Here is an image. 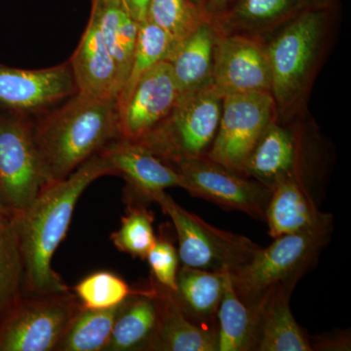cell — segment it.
<instances>
[{"instance_id": "obj_1", "label": "cell", "mask_w": 351, "mask_h": 351, "mask_svg": "<svg viewBox=\"0 0 351 351\" xmlns=\"http://www.w3.org/2000/svg\"><path fill=\"white\" fill-rule=\"evenodd\" d=\"M108 175L114 173L98 152L66 179L48 184L27 210L15 214L24 290L38 294L71 291L53 269V256L66 237L80 196L92 182Z\"/></svg>"}, {"instance_id": "obj_2", "label": "cell", "mask_w": 351, "mask_h": 351, "mask_svg": "<svg viewBox=\"0 0 351 351\" xmlns=\"http://www.w3.org/2000/svg\"><path fill=\"white\" fill-rule=\"evenodd\" d=\"M50 184L62 181L119 138L117 99L75 93L34 127Z\"/></svg>"}, {"instance_id": "obj_3", "label": "cell", "mask_w": 351, "mask_h": 351, "mask_svg": "<svg viewBox=\"0 0 351 351\" xmlns=\"http://www.w3.org/2000/svg\"><path fill=\"white\" fill-rule=\"evenodd\" d=\"M332 8H306L265 38L276 119H293L309 93L330 41Z\"/></svg>"}, {"instance_id": "obj_4", "label": "cell", "mask_w": 351, "mask_h": 351, "mask_svg": "<svg viewBox=\"0 0 351 351\" xmlns=\"http://www.w3.org/2000/svg\"><path fill=\"white\" fill-rule=\"evenodd\" d=\"M334 225L306 232L281 235L251 260L230 272L240 299L252 307L271 289L294 288L317 263L321 252L331 240Z\"/></svg>"}, {"instance_id": "obj_5", "label": "cell", "mask_w": 351, "mask_h": 351, "mask_svg": "<svg viewBox=\"0 0 351 351\" xmlns=\"http://www.w3.org/2000/svg\"><path fill=\"white\" fill-rule=\"evenodd\" d=\"M223 98L213 84L180 97L169 114L136 143L170 166L206 156L218 130Z\"/></svg>"}, {"instance_id": "obj_6", "label": "cell", "mask_w": 351, "mask_h": 351, "mask_svg": "<svg viewBox=\"0 0 351 351\" xmlns=\"http://www.w3.org/2000/svg\"><path fill=\"white\" fill-rule=\"evenodd\" d=\"M82 308L71 291L38 294L23 290L0 314V351L56 350Z\"/></svg>"}, {"instance_id": "obj_7", "label": "cell", "mask_w": 351, "mask_h": 351, "mask_svg": "<svg viewBox=\"0 0 351 351\" xmlns=\"http://www.w3.org/2000/svg\"><path fill=\"white\" fill-rule=\"evenodd\" d=\"M174 226L182 265L195 269L230 271L249 262L260 245L243 235L219 230L180 206L171 195L160 191L152 196Z\"/></svg>"}, {"instance_id": "obj_8", "label": "cell", "mask_w": 351, "mask_h": 351, "mask_svg": "<svg viewBox=\"0 0 351 351\" xmlns=\"http://www.w3.org/2000/svg\"><path fill=\"white\" fill-rule=\"evenodd\" d=\"M316 138L301 126L274 119L263 132L243 166L242 174L270 191L285 180H299L316 186Z\"/></svg>"}, {"instance_id": "obj_9", "label": "cell", "mask_w": 351, "mask_h": 351, "mask_svg": "<svg viewBox=\"0 0 351 351\" xmlns=\"http://www.w3.org/2000/svg\"><path fill=\"white\" fill-rule=\"evenodd\" d=\"M50 184L36 147L34 126L23 115L0 114V203L24 212Z\"/></svg>"}, {"instance_id": "obj_10", "label": "cell", "mask_w": 351, "mask_h": 351, "mask_svg": "<svg viewBox=\"0 0 351 351\" xmlns=\"http://www.w3.org/2000/svg\"><path fill=\"white\" fill-rule=\"evenodd\" d=\"M274 119L276 108L271 93L226 95L218 130L206 157L242 174L252 149Z\"/></svg>"}, {"instance_id": "obj_11", "label": "cell", "mask_w": 351, "mask_h": 351, "mask_svg": "<svg viewBox=\"0 0 351 351\" xmlns=\"http://www.w3.org/2000/svg\"><path fill=\"white\" fill-rule=\"evenodd\" d=\"M172 167L182 176V189L191 195L265 221L271 191L261 182L206 156L181 161Z\"/></svg>"}, {"instance_id": "obj_12", "label": "cell", "mask_w": 351, "mask_h": 351, "mask_svg": "<svg viewBox=\"0 0 351 351\" xmlns=\"http://www.w3.org/2000/svg\"><path fill=\"white\" fill-rule=\"evenodd\" d=\"M212 84L223 97L252 92L271 93V71L265 39L219 32Z\"/></svg>"}, {"instance_id": "obj_13", "label": "cell", "mask_w": 351, "mask_h": 351, "mask_svg": "<svg viewBox=\"0 0 351 351\" xmlns=\"http://www.w3.org/2000/svg\"><path fill=\"white\" fill-rule=\"evenodd\" d=\"M77 93L69 61L40 69L0 64V107L27 114L54 107Z\"/></svg>"}, {"instance_id": "obj_14", "label": "cell", "mask_w": 351, "mask_h": 351, "mask_svg": "<svg viewBox=\"0 0 351 351\" xmlns=\"http://www.w3.org/2000/svg\"><path fill=\"white\" fill-rule=\"evenodd\" d=\"M179 98L169 62L157 64L140 78L130 97L117 108L119 138L140 141L169 114Z\"/></svg>"}, {"instance_id": "obj_15", "label": "cell", "mask_w": 351, "mask_h": 351, "mask_svg": "<svg viewBox=\"0 0 351 351\" xmlns=\"http://www.w3.org/2000/svg\"><path fill=\"white\" fill-rule=\"evenodd\" d=\"M99 154L110 164L114 176L125 180L129 197L145 202L165 189L184 188L177 170L138 143L117 138Z\"/></svg>"}, {"instance_id": "obj_16", "label": "cell", "mask_w": 351, "mask_h": 351, "mask_svg": "<svg viewBox=\"0 0 351 351\" xmlns=\"http://www.w3.org/2000/svg\"><path fill=\"white\" fill-rule=\"evenodd\" d=\"M317 186L299 180H285L271 189L265 221L272 239L334 225L332 215L319 208Z\"/></svg>"}, {"instance_id": "obj_17", "label": "cell", "mask_w": 351, "mask_h": 351, "mask_svg": "<svg viewBox=\"0 0 351 351\" xmlns=\"http://www.w3.org/2000/svg\"><path fill=\"white\" fill-rule=\"evenodd\" d=\"M69 63L78 93L117 98L120 87L117 66L93 15Z\"/></svg>"}, {"instance_id": "obj_18", "label": "cell", "mask_w": 351, "mask_h": 351, "mask_svg": "<svg viewBox=\"0 0 351 351\" xmlns=\"http://www.w3.org/2000/svg\"><path fill=\"white\" fill-rule=\"evenodd\" d=\"M294 288L278 286L258 302L255 351H313L309 337L298 324L290 307Z\"/></svg>"}, {"instance_id": "obj_19", "label": "cell", "mask_w": 351, "mask_h": 351, "mask_svg": "<svg viewBox=\"0 0 351 351\" xmlns=\"http://www.w3.org/2000/svg\"><path fill=\"white\" fill-rule=\"evenodd\" d=\"M158 287L161 294L160 315L147 350L218 351L219 327L193 320L182 311L174 292Z\"/></svg>"}, {"instance_id": "obj_20", "label": "cell", "mask_w": 351, "mask_h": 351, "mask_svg": "<svg viewBox=\"0 0 351 351\" xmlns=\"http://www.w3.org/2000/svg\"><path fill=\"white\" fill-rule=\"evenodd\" d=\"M218 36L216 24L207 18L171 55L167 62L172 68L180 97L212 85Z\"/></svg>"}, {"instance_id": "obj_21", "label": "cell", "mask_w": 351, "mask_h": 351, "mask_svg": "<svg viewBox=\"0 0 351 351\" xmlns=\"http://www.w3.org/2000/svg\"><path fill=\"white\" fill-rule=\"evenodd\" d=\"M306 8L304 0H237L213 22L221 34L265 39Z\"/></svg>"}, {"instance_id": "obj_22", "label": "cell", "mask_w": 351, "mask_h": 351, "mask_svg": "<svg viewBox=\"0 0 351 351\" xmlns=\"http://www.w3.org/2000/svg\"><path fill=\"white\" fill-rule=\"evenodd\" d=\"M160 289L152 282L147 292L132 295L120 306L106 350H147L160 315Z\"/></svg>"}, {"instance_id": "obj_23", "label": "cell", "mask_w": 351, "mask_h": 351, "mask_svg": "<svg viewBox=\"0 0 351 351\" xmlns=\"http://www.w3.org/2000/svg\"><path fill=\"white\" fill-rule=\"evenodd\" d=\"M91 15L117 66L120 92L130 73L138 23L127 12L122 0H92Z\"/></svg>"}, {"instance_id": "obj_24", "label": "cell", "mask_w": 351, "mask_h": 351, "mask_svg": "<svg viewBox=\"0 0 351 351\" xmlns=\"http://www.w3.org/2000/svg\"><path fill=\"white\" fill-rule=\"evenodd\" d=\"M225 270L210 271L182 265L178 271L176 299L182 311L201 324L218 326Z\"/></svg>"}, {"instance_id": "obj_25", "label": "cell", "mask_w": 351, "mask_h": 351, "mask_svg": "<svg viewBox=\"0 0 351 351\" xmlns=\"http://www.w3.org/2000/svg\"><path fill=\"white\" fill-rule=\"evenodd\" d=\"M218 351H255L257 307L245 304L233 287L230 270H225L223 293L218 314Z\"/></svg>"}, {"instance_id": "obj_26", "label": "cell", "mask_w": 351, "mask_h": 351, "mask_svg": "<svg viewBox=\"0 0 351 351\" xmlns=\"http://www.w3.org/2000/svg\"><path fill=\"white\" fill-rule=\"evenodd\" d=\"M172 53V40L162 29L147 19L138 23L137 43L130 73L117 96V108L123 105L130 97L140 78L157 64L168 61Z\"/></svg>"}, {"instance_id": "obj_27", "label": "cell", "mask_w": 351, "mask_h": 351, "mask_svg": "<svg viewBox=\"0 0 351 351\" xmlns=\"http://www.w3.org/2000/svg\"><path fill=\"white\" fill-rule=\"evenodd\" d=\"M24 290V265L15 214H0V314Z\"/></svg>"}, {"instance_id": "obj_28", "label": "cell", "mask_w": 351, "mask_h": 351, "mask_svg": "<svg viewBox=\"0 0 351 351\" xmlns=\"http://www.w3.org/2000/svg\"><path fill=\"white\" fill-rule=\"evenodd\" d=\"M120 306L105 311L82 308L69 325L56 350H106Z\"/></svg>"}, {"instance_id": "obj_29", "label": "cell", "mask_w": 351, "mask_h": 351, "mask_svg": "<svg viewBox=\"0 0 351 351\" xmlns=\"http://www.w3.org/2000/svg\"><path fill=\"white\" fill-rule=\"evenodd\" d=\"M149 288L134 289L122 277L107 270L94 272L73 288L83 308L105 311L123 304L132 295L147 292Z\"/></svg>"}, {"instance_id": "obj_30", "label": "cell", "mask_w": 351, "mask_h": 351, "mask_svg": "<svg viewBox=\"0 0 351 351\" xmlns=\"http://www.w3.org/2000/svg\"><path fill=\"white\" fill-rule=\"evenodd\" d=\"M154 223V214L144 202L131 201L119 230L110 235V240L122 253L145 260L156 241Z\"/></svg>"}, {"instance_id": "obj_31", "label": "cell", "mask_w": 351, "mask_h": 351, "mask_svg": "<svg viewBox=\"0 0 351 351\" xmlns=\"http://www.w3.org/2000/svg\"><path fill=\"white\" fill-rule=\"evenodd\" d=\"M145 19L158 25L170 36L174 53L207 17L189 0H151Z\"/></svg>"}, {"instance_id": "obj_32", "label": "cell", "mask_w": 351, "mask_h": 351, "mask_svg": "<svg viewBox=\"0 0 351 351\" xmlns=\"http://www.w3.org/2000/svg\"><path fill=\"white\" fill-rule=\"evenodd\" d=\"M170 226L161 228L160 234L145 260L151 269L152 281L164 289L176 292L179 271V252L170 235Z\"/></svg>"}, {"instance_id": "obj_33", "label": "cell", "mask_w": 351, "mask_h": 351, "mask_svg": "<svg viewBox=\"0 0 351 351\" xmlns=\"http://www.w3.org/2000/svg\"><path fill=\"white\" fill-rule=\"evenodd\" d=\"M313 350H350V337L348 332H330L309 338Z\"/></svg>"}, {"instance_id": "obj_34", "label": "cell", "mask_w": 351, "mask_h": 351, "mask_svg": "<svg viewBox=\"0 0 351 351\" xmlns=\"http://www.w3.org/2000/svg\"><path fill=\"white\" fill-rule=\"evenodd\" d=\"M237 0H207L205 14L208 19L217 21L233 5Z\"/></svg>"}, {"instance_id": "obj_35", "label": "cell", "mask_w": 351, "mask_h": 351, "mask_svg": "<svg viewBox=\"0 0 351 351\" xmlns=\"http://www.w3.org/2000/svg\"><path fill=\"white\" fill-rule=\"evenodd\" d=\"M149 1L151 0H122L127 12L138 23L145 20Z\"/></svg>"}, {"instance_id": "obj_36", "label": "cell", "mask_w": 351, "mask_h": 351, "mask_svg": "<svg viewBox=\"0 0 351 351\" xmlns=\"http://www.w3.org/2000/svg\"><path fill=\"white\" fill-rule=\"evenodd\" d=\"M306 8H332V0H304Z\"/></svg>"}, {"instance_id": "obj_37", "label": "cell", "mask_w": 351, "mask_h": 351, "mask_svg": "<svg viewBox=\"0 0 351 351\" xmlns=\"http://www.w3.org/2000/svg\"><path fill=\"white\" fill-rule=\"evenodd\" d=\"M189 1L198 11H200L201 13L206 16V14H205V7H206L207 0H189Z\"/></svg>"}, {"instance_id": "obj_38", "label": "cell", "mask_w": 351, "mask_h": 351, "mask_svg": "<svg viewBox=\"0 0 351 351\" xmlns=\"http://www.w3.org/2000/svg\"><path fill=\"white\" fill-rule=\"evenodd\" d=\"M6 212H10V211H8V210L5 209V208L2 206L1 203H0V214L6 213Z\"/></svg>"}]
</instances>
